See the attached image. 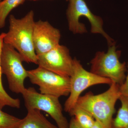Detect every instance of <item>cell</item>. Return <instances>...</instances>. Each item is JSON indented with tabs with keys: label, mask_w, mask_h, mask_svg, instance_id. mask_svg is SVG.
Listing matches in <instances>:
<instances>
[{
	"label": "cell",
	"mask_w": 128,
	"mask_h": 128,
	"mask_svg": "<svg viewBox=\"0 0 128 128\" xmlns=\"http://www.w3.org/2000/svg\"><path fill=\"white\" fill-rule=\"evenodd\" d=\"M119 85L112 82L106 91L98 95L91 92L80 96L76 105L89 113L104 128H112L116 102L121 94Z\"/></svg>",
	"instance_id": "2"
},
{
	"label": "cell",
	"mask_w": 128,
	"mask_h": 128,
	"mask_svg": "<svg viewBox=\"0 0 128 128\" xmlns=\"http://www.w3.org/2000/svg\"><path fill=\"white\" fill-rule=\"evenodd\" d=\"M119 100L121 106L113 119L112 128H128V97L121 95Z\"/></svg>",
	"instance_id": "13"
},
{
	"label": "cell",
	"mask_w": 128,
	"mask_h": 128,
	"mask_svg": "<svg viewBox=\"0 0 128 128\" xmlns=\"http://www.w3.org/2000/svg\"><path fill=\"white\" fill-rule=\"evenodd\" d=\"M91 128H104L99 122L96 120L94 125Z\"/></svg>",
	"instance_id": "19"
},
{
	"label": "cell",
	"mask_w": 128,
	"mask_h": 128,
	"mask_svg": "<svg viewBox=\"0 0 128 128\" xmlns=\"http://www.w3.org/2000/svg\"><path fill=\"white\" fill-rule=\"evenodd\" d=\"M74 60L73 73L70 77V91L69 96L64 105V110L69 112L75 106L81 94L90 86L99 84L112 83L111 80L95 74L84 68L77 59Z\"/></svg>",
	"instance_id": "6"
},
{
	"label": "cell",
	"mask_w": 128,
	"mask_h": 128,
	"mask_svg": "<svg viewBox=\"0 0 128 128\" xmlns=\"http://www.w3.org/2000/svg\"><path fill=\"white\" fill-rule=\"evenodd\" d=\"M22 95L27 110H42L52 117L58 128H68L69 124L63 114L58 98L39 93L32 87L26 88Z\"/></svg>",
	"instance_id": "7"
},
{
	"label": "cell",
	"mask_w": 128,
	"mask_h": 128,
	"mask_svg": "<svg viewBox=\"0 0 128 128\" xmlns=\"http://www.w3.org/2000/svg\"><path fill=\"white\" fill-rule=\"evenodd\" d=\"M68 128H82L80 126L74 117L72 118L69 123Z\"/></svg>",
	"instance_id": "18"
},
{
	"label": "cell",
	"mask_w": 128,
	"mask_h": 128,
	"mask_svg": "<svg viewBox=\"0 0 128 128\" xmlns=\"http://www.w3.org/2000/svg\"><path fill=\"white\" fill-rule=\"evenodd\" d=\"M37 64L60 75L70 77L73 73L74 60L68 48L60 44L48 52L37 55Z\"/></svg>",
	"instance_id": "9"
},
{
	"label": "cell",
	"mask_w": 128,
	"mask_h": 128,
	"mask_svg": "<svg viewBox=\"0 0 128 128\" xmlns=\"http://www.w3.org/2000/svg\"><path fill=\"white\" fill-rule=\"evenodd\" d=\"M26 0H3L0 2V29L4 27L6 20L11 12Z\"/></svg>",
	"instance_id": "15"
},
{
	"label": "cell",
	"mask_w": 128,
	"mask_h": 128,
	"mask_svg": "<svg viewBox=\"0 0 128 128\" xmlns=\"http://www.w3.org/2000/svg\"><path fill=\"white\" fill-rule=\"evenodd\" d=\"M121 55V50H117L116 43L108 46L106 52L98 51L91 61L90 72L121 86L126 79L127 67L126 62H120Z\"/></svg>",
	"instance_id": "3"
},
{
	"label": "cell",
	"mask_w": 128,
	"mask_h": 128,
	"mask_svg": "<svg viewBox=\"0 0 128 128\" xmlns=\"http://www.w3.org/2000/svg\"><path fill=\"white\" fill-rule=\"evenodd\" d=\"M23 59L12 46L4 43L0 56L2 72L6 76L9 89L16 94H22L25 88L24 82L28 77V70L22 64Z\"/></svg>",
	"instance_id": "5"
},
{
	"label": "cell",
	"mask_w": 128,
	"mask_h": 128,
	"mask_svg": "<svg viewBox=\"0 0 128 128\" xmlns=\"http://www.w3.org/2000/svg\"><path fill=\"white\" fill-rule=\"evenodd\" d=\"M66 16L69 30L74 34H83L87 32L84 24L80 22L81 16H84L89 20L92 33L102 34L107 41L108 46L115 42L103 29V21L99 16L93 14L84 0H68Z\"/></svg>",
	"instance_id": "4"
},
{
	"label": "cell",
	"mask_w": 128,
	"mask_h": 128,
	"mask_svg": "<svg viewBox=\"0 0 128 128\" xmlns=\"http://www.w3.org/2000/svg\"><path fill=\"white\" fill-rule=\"evenodd\" d=\"M60 32L48 21L35 22L33 30L34 44L37 55L48 52L60 45Z\"/></svg>",
	"instance_id": "10"
},
{
	"label": "cell",
	"mask_w": 128,
	"mask_h": 128,
	"mask_svg": "<svg viewBox=\"0 0 128 128\" xmlns=\"http://www.w3.org/2000/svg\"><path fill=\"white\" fill-rule=\"evenodd\" d=\"M66 0L68 1V0Z\"/></svg>",
	"instance_id": "22"
},
{
	"label": "cell",
	"mask_w": 128,
	"mask_h": 128,
	"mask_svg": "<svg viewBox=\"0 0 128 128\" xmlns=\"http://www.w3.org/2000/svg\"><path fill=\"white\" fill-rule=\"evenodd\" d=\"M28 73L30 81L39 86L41 94L58 98L70 94V77L62 76L39 66L28 70Z\"/></svg>",
	"instance_id": "8"
},
{
	"label": "cell",
	"mask_w": 128,
	"mask_h": 128,
	"mask_svg": "<svg viewBox=\"0 0 128 128\" xmlns=\"http://www.w3.org/2000/svg\"><path fill=\"white\" fill-rule=\"evenodd\" d=\"M22 120L5 112L0 108V128H18Z\"/></svg>",
	"instance_id": "16"
},
{
	"label": "cell",
	"mask_w": 128,
	"mask_h": 128,
	"mask_svg": "<svg viewBox=\"0 0 128 128\" xmlns=\"http://www.w3.org/2000/svg\"><path fill=\"white\" fill-rule=\"evenodd\" d=\"M18 128H58L50 123L40 110H28L26 116Z\"/></svg>",
	"instance_id": "11"
},
{
	"label": "cell",
	"mask_w": 128,
	"mask_h": 128,
	"mask_svg": "<svg viewBox=\"0 0 128 128\" xmlns=\"http://www.w3.org/2000/svg\"><path fill=\"white\" fill-rule=\"evenodd\" d=\"M2 1V0H0V2H1Z\"/></svg>",
	"instance_id": "21"
},
{
	"label": "cell",
	"mask_w": 128,
	"mask_h": 128,
	"mask_svg": "<svg viewBox=\"0 0 128 128\" xmlns=\"http://www.w3.org/2000/svg\"><path fill=\"white\" fill-rule=\"evenodd\" d=\"M82 128H91L96 120L89 113L76 105L69 112Z\"/></svg>",
	"instance_id": "14"
},
{
	"label": "cell",
	"mask_w": 128,
	"mask_h": 128,
	"mask_svg": "<svg viewBox=\"0 0 128 128\" xmlns=\"http://www.w3.org/2000/svg\"><path fill=\"white\" fill-rule=\"evenodd\" d=\"M127 67V75L124 83L120 86V91L121 95L128 97V62Z\"/></svg>",
	"instance_id": "17"
},
{
	"label": "cell",
	"mask_w": 128,
	"mask_h": 128,
	"mask_svg": "<svg viewBox=\"0 0 128 128\" xmlns=\"http://www.w3.org/2000/svg\"><path fill=\"white\" fill-rule=\"evenodd\" d=\"M8 32L4 43L12 46L20 54L23 61L37 64V55L34 44L33 30L35 22L34 12L30 10L23 18H16L11 15Z\"/></svg>",
	"instance_id": "1"
},
{
	"label": "cell",
	"mask_w": 128,
	"mask_h": 128,
	"mask_svg": "<svg viewBox=\"0 0 128 128\" xmlns=\"http://www.w3.org/2000/svg\"><path fill=\"white\" fill-rule=\"evenodd\" d=\"M6 33L2 32L0 34V108L2 109L6 106L19 108L20 107V101L18 98H12L5 90L2 84V72L0 64V56L3 44L4 38Z\"/></svg>",
	"instance_id": "12"
},
{
	"label": "cell",
	"mask_w": 128,
	"mask_h": 128,
	"mask_svg": "<svg viewBox=\"0 0 128 128\" xmlns=\"http://www.w3.org/2000/svg\"><path fill=\"white\" fill-rule=\"evenodd\" d=\"M27 0L33 1H35L38 0Z\"/></svg>",
	"instance_id": "20"
}]
</instances>
